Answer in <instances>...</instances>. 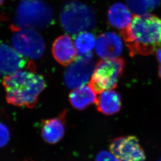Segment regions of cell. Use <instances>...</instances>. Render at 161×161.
<instances>
[{
    "label": "cell",
    "instance_id": "cell-1",
    "mask_svg": "<svg viewBox=\"0 0 161 161\" xmlns=\"http://www.w3.org/2000/svg\"><path fill=\"white\" fill-rule=\"evenodd\" d=\"M120 34L131 56L152 54L161 48V18L150 14L135 15Z\"/></svg>",
    "mask_w": 161,
    "mask_h": 161
},
{
    "label": "cell",
    "instance_id": "cell-2",
    "mask_svg": "<svg viewBox=\"0 0 161 161\" xmlns=\"http://www.w3.org/2000/svg\"><path fill=\"white\" fill-rule=\"evenodd\" d=\"M3 85L8 103L29 108L35 106L40 94L46 86L43 77L29 69L6 76Z\"/></svg>",
    "mask_w": 161,
    "mask_h": 161
},
{
    "label": "cell",
    "instance_id": "cell-3",
    "mask_svg": "<svg viewBox=\"0 0 161 161\" xmlns=\"http://www.w3.org/2000/svg\"><path fill=\"white\" fill-rule=\"evenodd\" d=\"M53 20V10L45 2L21 0L17 6L11 29L14 32L23 29H43L52 24Z\"/></svg>",
    "mask_w": 161,
    "mask_h": 161
},
{
    "label": "cell",
    "instance_id": "cell-4",
    "mask_svg": "<svg viewBox=\"0 0 161 161\" xmlns=\"http://www.w3.org/2000/svg\"><path fill=\"white\" fill-rule=\"evenodd\" d=\"M60 21L66 32L75 35L93 29L96 25V16L88 5L70 0L63 6Z\"/></svg>",
    "mask_w": 161,
    "mask_h": 161
},
{
    "label": "cell",
    "instance_id": "cell-5",
    "mask_svg": "<svg viewBox=\"0 0 161 161\" xmlns=\"http://www.w3.org/2000/svg\"><path fill=\"white\" fill-rule=\"evenodd\" d=\"M124 65V60L121 58L99 61L92 75L89 85L97 93L115 88L123 73Z\"/></svg>",
    "mask_w": 161,
    "mask_h": 161
},
{
    "label": "cell",
    "instance_id": "cell-6",
    "mask_svg": "<svg viewBox=\"0 0 161 161\" xmlns=\"http://www.w3.org/2000/svg\"><path fill=\"white\" fill-rule=\"evenodd\" d=\"M15 32L12 37V44L20 54L36 59L44 53L45 42L39 33L31 29H20Z\"/></svg>",
    "mask_w": 161,
    "mask_h": 161
},
{
    "label": "cell",
    "instance_id": "cell-7",
    "mask_svg": "<svg viewBox=\"0 0 161 161\" xmlns=\"http://www.w3.org/2000/svg\"><path fill=\"white\" fill-rule=\"evenodd\" d=\"M109 150L119 161H144L146 155L138 139L133 136L118 137L113 140Z\"/></svg>",
    "mask_w": 161,
    "mask_h": 161
},
{
    "label": "cell",
    "instance_id": "cell-8",
    "mask_svg": "<svg viewBox=\"0 0 161 161\" xmlns=\"http://www.w3.org/2000/svg\"><path fill=\"white\" fill-rule=\"evenodd\" d=\"M95 66L92 59L77 58L69 64L64 74V82L69 88L74 89L85 85L91 77Z\"/></svg>",
    "mask_w": 161,
    "mask_h": 161
},
{
    "label": "cell",
    "instance_id": "cell-9",
    "mask_svg": "<svg viewBox=\"0 0 161 161\" xmlns=\"http://www.w3.org/2000/svg\"><path fill=\"white\" fill-rule=\"evenodd\" d=\"M27 61L21 55L7 44H0V75L8 76L26 66Z\"/></svg>",
    "mask_w": 161,
    "mask_h": 161
},
{
    "label": "cell",
    "instance_id": "cell-10",
    "mask_svg": "<svg viewBox=\"0 0 161 161\" xmlns=\"http://www.w3.org/2000/svg\"><path fill=\"white\" fill-rule=\"evenodd\" d=\"M123 44L119 36L114 32L101 34L97 38L96 52L104 59L116 58L122 53Z\"/></svg>",
    "mask_w": 161,
    "mask_h": 161
},
{
    "label": "cell",
    "instance_id": "cell-11",
    "mask_svg": "<svg viewBox=\"0 0 161 161\" xmlns=\"http://www.w3.org/2000/svg\"><path fill=\"white\" fill-rule=\"evenodd\" d=\"M52 51L55 60L62 65H69L77 58L76 47L69 36L58 37L53 44Z\"/></svg>",
    "mask_w": 161,
    "mask_h": 161
},
{
    "label": "cell",
    "instance_id": "cell-12",
    "mask_svg": "<svg viewBox=\"0 0 161 161\" xmlns=\"http://www.w3.org/2000/svg\"><path fill=\"white\" fill-rule=\"evenodd\" d=\"M66 112L58 117L43 120L41 127V136L45 142L54 144L62 139L65 131Z\"/></svg>",
    "mask_w": 161,
    "mask_h": 161
},
{
    "label": "cell",
    "instance_id": "cell-13",
    "mask_svg": "<svg viewBox=\"0 0 161 161\" xmlns=\"http://www.w3.org/2000/svg\"><path fill=\"white\" fill-rule=\"evenodd\" d=\"M99 112L105 115H112L120 111L122 99L120 94L113 90H108L100 93L96 102Z\"/></svg>",
    "mask_w": 161,
    "mask_h": 161
},
{
    "label": "cell",
    "instance_id": "cell-14",
    "mask_svg": "<svg viewBox=\"0 0 161 161\" xmlns=\"http://www.w3.org/2000/svg\"><path fill=\"white\" fill-rule=\"evenodd\" d=\"M69 99L74 108L79 110H82L96 103L97 97L96 92L92 87L89 85H83L74 89L71 92Z\"/></svg>",
    "mask_w": 161,
    "mask_h": 161
},
{
    "label": "cell",
    "instance_id": "cell-15",
    "mask_svg": "<svg viewBox=\"0 0 161 161\" xmlns=\"http://www.w3.org/2000/svg\"><path fill=\"white\" fill-rule=\"evenodd\" d=\"M108 19L114 27L125 29L131 21V14L123 4L115 3L108 9Z\"/></svg>",
    "mask_w": 161,
    "mask_h": 161
},
{
    "label": "cell",
    "instance_id": "cell-16",
    "mask_svg": "<svg viewBox=\"0 0 161 161\" xmlns=\"http://www.w3.org/2000/svg\"><path fill=\"white\" fill-rule=\"evenodd\" d=\"M129 9L137 15L147 14L158 7L160 0H126Z\"/></svg>",
    "mask_w": 161,
    "mask_h": 161
},
{
    "label": "cell",
    "instance_id": "cell-17",
    "mask_svg": "<svg viewBox=\"0 0 161 161\" xmlns=\"http://www.w3.org/2000/svg\"><path fill=\"white\" fill-rule=\"evenodd\" d=\"M75 46L79 53L91 52L96 44V39L93 34L88 32L79 33L75 39Z\"/></svg>",
    "mask_w": 161,
    "mask_h": 161
},
{
    "label": "cell",
    "instance_id": "cell-18",
    "mask_svg": "<svg viewBox=\"0 0 161 161\" xmlns=\"http://www.w3.org/2000/svg\"><path fill=\"white\" fill-rule=\"evenodd\" d=\"M10 138V133L8 128L0 123V147H3L8 143Z\"/></svg>",
    "mask_w": 161,
    "mask_h": 161
},
{
    "label": "cell",
    "instance_id": "cell-19",
    "mask_svg": "<svg viewBox=\"0 0 161 161\" xmlns=\"http://www.w3.org/2000/svg\"><path fill=\"white\" fill-rule=\"evenodd\" d=\"M96 161H119L115 155L107 151H102L97 154Z\"/></svg>",
    "mask_w": 161,
    "mask_h": 161
},
{
    "label": "cell",
    "instance_id": "cell-20",
    "mask_svg": "<svg viewBox=\"0 0 161 161\" xmlns=\"http://www.w3.org/2000/svg\"><path fill=\"white\" fill-rule=\"evenodd\" d=\"M157 58L158 59V62L160 63V67L158 68V75L161 78V48L158 49V50H157Z\"/></svg>",
    "mask_w": 161,
    "mask_h": 161
},
{
    "label": "cell",
    "instance_id": "cell-21",
    "mask_svg": "<svg viewBox=\"0 0 161 161\" xmlns=\"http://www.w3.org/2000/svg\"><path fill=\"white\" fill-rule=\"evenodd\" d=\"M4 1V0H0V6H1Z\"/></svg>",
    "mask_w": 161,
    "mask_h": 161
},
{
    "label": "cell",
    "instance_id": "cell-22",
    "mask_svg": "<svg viewBox=\"0 0 161 161\" xmlns=\"http://www.w3.org/2000/svg\"><path fill=\"white\" fill-rule=\"evenodd\" d=\"M161 161V160H159V161Z\"/></svg>",
    "mask_w": 161,
    "mask_h": 161
}]
</instances>
